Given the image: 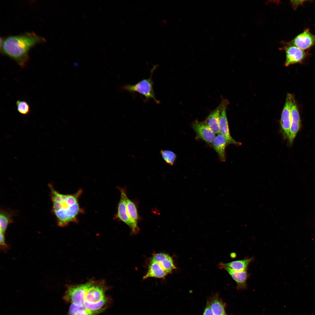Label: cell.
<instances>
[{
    "label": "cell",
    "mask_w": 315,
    "mask_h": 315,
    "mask_svg": "<svg viewBox=\"0 0 315 315\" xmlns=\"http://www.w3.org/2000/svg\"><path fill=\"white\" fill-rule=\"evenodd\" d=\"M45 41V38L33 32L9 36L4 39L0 51L23 68L28 61L30 49Z\"/></svg>",
    "instance_id": "6da1fadb"
},
{
    "label": "cell",
    "mask_w": 315,
    "mask_h": 315,
    "mask_svg": "<svg viewBox=\"0 0 315 315\" xmlns=\"http://www.w3.org/2000/svg\"><path fill=\"white\" fill-rule=\"evenodd\" d=\"M94 282L93 280H90L83 284L68 286L64 295V299L78 306H84L86 292Z\"/></svg>",
    "instance_id": "3957f363"
},
{
    "label": "cell",
    "mask_w": 315,
    "mask_h": 315,
    "mask_svg": "<svg viewBox=\"0 0 315 315\" xmlns=\"http://www.w3.org/2000/svg\"><path fill=\"white\" fill-rule=\"evenodd\" d=\"M288 42L302 50H307L315 46V35L307 29Z\"/></svg>",
    "instance_id": "5b68a950"
},
{
    "label": "cell",
    "mask_w": 315,
    "mask_h": 315,
    "mask_svg": "<svg viewBox=\"0 0 315 315\" xmlns=\"http://www.w3.org/2000/svg\"><path fill=\"white\" fill-rule=\"evenodd\" d=\"M286 54L285 65L288 66L295 64H301L303 62L308 53L295 46L286 43L283 47Z\"/></svg>",
    "instance_id": "277c9868"
},
{
    "label": "cell",
    "mask_w": 315,
    "mask_h": 315,
    "mask_svg": "<svg viewBox=\"0 0 315 315\" xmlns=\"http://www.w3.org/2000/svg\"><path fill=\"white\" fill-rule=\"evenodd\" d=\"M4 233L0 232V247L3 251H7L8 247L5 242Z\"/></svg>",
    "instance_id": "d4e9b609"
},
{
    "label": "cell",
    "mask_w": 315,
    "mask_h": 315,
    "mask_svg": "<svg viewBox=\"0 0 315 315\" xmlns=\"http://www.w3.org/2000/svg\"><path fill=\"white\" fill-rule=\"evenodd\" d=\"M16 104L17 110L20 114L26 115L30 113V106L27 102L18 100L16 101Z\"/></svg>",
    "instance_id": "7402d4cb"
},
{
    "label": "cell",
    "mask_w": 315,
    "mask_h": 315,
    "mask_svg": "<svg viewBox=\"0 0 315 315\" xmlns=\"http://www.w3.org/2000/svg\"><path fill=\"white\" fill-rule=\"evenodd\" d=\"M301 126V120L298 107L294 96L292 94L291 109V124L289 139L293 142Z\"/></svg>",
    "instance_id": "52a82bcc"
},
{
    "label": "cell",
    "mask_w": 315,
    "mask_h": 315,
    "mask_svg": "<svg viewBox=\"0 0 315 315\" xmlns=\"http://www.w3.org/2000/svg\"><path fill=\"white\" fill-rule=\"evenodd\" d=\"M192 127L198 138L208 144H212L216 137L215 134L206 124L196 121L193 123Z\"/></svg>",
    "instance_id": "30bf717a"
},
{
    "label": "cell",
    "mask_w": 315,
    "mask_h": 315,
    "mask_svg": "<svg viewBox=\"0 0 315 315\" xmlns=\"http://www.w3.org/2000/svg\"><path fill=\"white\" fill-rule=\"evenodd\" d=\"M292 94H287L285 104L282 112L280 124L284 137L289 138L291 124V109Z\"/></svg>",
    "instance_id": "8992f818"
},
{
    "label": "cell",
    "mask_w": 315,
    "mask_h": 315,
    "mask_svg": "<svg viewBox=\"0 0 315 315\" xmlns=\"http://www.w3.org/2000/svg\"><path fill=\"white\" fill-rule=\"evenodd\" d=\"M253 259L252 258H246L243 260L233 261L226 263H222V265L229 267L237 271H247L248 266Z\"/></svg>",
    "instance_id": "d6986e66"
},
{
    "label": "cell",
    "mask_w": 315,
    "mask_h": 315,
    "mask_svg": "<svg viewBox=\"0 0 315 315\" xmlns=\"http://www.w3.org/2000/svg\"><path fill=\"white\" fill-rule=\"evenodd\" d=\"M227 144L226 139L220 133L216 136L212 144L221 161L224 162L225 160V149Z\"/></svg>",
    "instance_id": "9a60e30c"
},
{
    "label": "cell",
    "mask_w": 315,
    "mask_h": 315,
    "mask_svg": "<svg viewBox=\"0 0 315 315\" xmlns=\"http://www.w3.org/2000/svg\"><path fill=\"white\" fill-rule=\"evenodd\" d=\"M222 105V103L209 115L204 122L215 134L220 133L219 119Z\"/></svg>",
    "instance_id": "5bb4252c"
},
{
    "label": "cell",
    "mask_w": 315,
    "mask_h": 315,
    "mask_svg": "<svg viewBox=\"0 0 315 315\" xmlns=\"http://www.w3.org/2000/svg\"><path fill=\"white\" fill-rule=\"evenodd\" d=\"M106 289L105 283L103 281L95 282L88 290L85 297V301L95 303L105 298Z\"/></svg>",
    "instance_id": "9c48e42d"
},
{
    "label": "cell",
    "mask_w": 315,
    "mask_h": 315,
    "mask_svg": "<svg viewBox=\"0 0 315 315\" xmlns=\"http://www.w3.org/2000/svg\"><path fill=\"white\" fill-rule=\"evenodd\" d=\"M158 66H153L150 70V77L148 79H143L134 85L126 84L122 86L121 89L130 92H138L145 97V102L152 99L157 104L160 101L156 99L153 89V82L152 80L153 73Z\"/></svg>",
    "instance_id": "7a4b0ae2"
},
{
    "label": "cell",
    "mask_w": 315,
    "mask_h": 315,
    "mask_svg": "<svg viewBox=\"0 0 315 315\" xmlns=\"http://www.w3.org/2000/svg\"><path fill=\"white\" fill-rule=\"evenodd\" d=\"M97 313L90 312L86 310H82L79 311L73 315H96Z\"/></svg>",
    "instance_id": "484cf974"
},
{
    "label": "cell",
    "mask_w": 315,
    "mask_h": 315,
    "mask_svg": "<svg viewBox=\"0 0 315 315\" xmlns=\"http://www.w3.org/2000/svg\"><path fill=\"white\" fill-rule=\"evenodd\" d=\"M11 221L9 215L3 212H1L0 214V232L4 233L8 225Z\"/></svg>",
    "instance_id": "603a6c76"
},
{
    "label": "cell",
    "mask_w": 315,
    "mask_h": 315,
    "mask_svg": "<svg viewBox=\"0 0 315 315\" xmlns=\"http://www.w3.org/2000/svg\"><path fill=\"white\" fill-rule=\"evenodd\" d=\"M207 304L214 315H227L225 311V304L217 295L212 296Z\"/></svg>",
    "instance_id": "ac0fdd59"
},
{
    "label": "cell",
    "mask_w": 315,
    "mask_h": 315,
    "mask_svg": "<svg viewBox=\"0 0 315 315\" xmlns=\"http://www.w3.org/2000/svg\"><path fill=\"white\" fill-rule=\"evenodd\" d=\"M120 191L125 200L127 212L132 223V231L133 233H136L139 230L137 225L139 216L136 207L134 203L128 198L124 190L121 189Z\"/></svg>",
    "instance_id": "8fae6325"
},
{
    "label": "cell",
    "mask_w": 315,
    "mask_h": 315,
    "mask_svg": "<svg viewBox=\"0 0 315 315\" xmlns=\"http://www.w3.org/2000/svg\"><path fill=\"white\" fill-rule=\"evenodd\" d=\"M203 315H214L211 309L207 304Z\"/></svg>",
    "instance_id": "4316f807"
},
{
    "label": "cell",
    "mask_w": 315,
    "mask_h": 315,
    "mask_svg": "<svg viewBox=\"0 0 315 315\" xmlns=\"http://www.w3.org/2000/svg\"><path fill=\"white\" fill-rule=\"evenodd\" d=\"M82 310H86L84 305L80 306L71 303L69 309L68 315H73L78 311Z\"/></svg>",
    "instance_id": "cb8c5ba5"
},
{
    "label": "cell",
    "mask_w": 315,
    "mask_h": 315,
    "mask_svg": "<svg viewBox=\"0 0 315 315\" xmlns=\"http://www.w3.org/2000/svg\"><path fill=\"white\" fill-rule=\"evenodd\" d=\"M107 299H104L96 302L91 303L85 301L84 305L88 311L95 312L97 314L103 311L107 302Z\"/></svg>",
    "instance_id": "ffe728a7"
},
{
    "label": "cell",
    "mask_w": 315,
    "mask_h": 315,
    "mask_svg": "<svg viewBox=\"0 0 315 315\" xmlns=\"http://www.w3.org/2000/svg\"><path fill=\"white\" fill-rule=\"evenodd\" d=\"M121 195L118 207V217L128 226L132 230L133 226L127 212L125 200L123 196L121 194Z\"/></svg>",
    "instance_id": "e0dca14e"
},
{
    "label": "cell",
    "mask_w": 315,
    "mask_h": 315,
    "mask_svg": "<svg viewBox=\"0 0 315 315\" xmlns=\"http://www.w3.org/2000/svg\"><path fill=\"white\" fill-rule=\"evenodd\" d=\"M226 270L237 284V288L238 290H243L247 287V280L250 274L247 271L239 272L234 270L230 268L222 265Z\"/></svg>",
    "instance_id": "7c38bea8"
},
{
    "label": "cell",
    "mask_w": 315,
    "mask_h": 315,
    "mask_svg": "<svg viewBox=\"0 0 315 315\" xmlns=\"http://www.w3.org/2000/svg\"><path fill=\"white\" fill-rule=\"evenodd\" d=\"M160 154L167 163L173 165L176 158V154L173 152L167 150H162Z\"/></svg>",
    "instance_id": "44dd1931"
},
{
    "label": "cell",
    "mask_w": 315,
    "mask_h": 315,
    "mask_svg": "<svg viewBox=\"0 0 315 315\" xmlns=\"http://www.w3.org/2000/svg\"><path fill=\"white\" fill-rule=\"evenodd\" d=\"M228 102L226 100L222 102L219 119L220 134L226 139L228 144L239 145L241 143L235 141L231 136L229 131L226 111Z\"/></svg>",
    "instance_id": "ba28073f"
},
{
    "label": "cell",
    "mask_w": 315,
    "mask_h": 315,
    "mask_svg": "<svg viewBox=\"0 0 315 315\" xmlns=\"http://www.w3.org/2000/svg\"><path fill=\"white\" fill-rule=\"evenodd\" d=\"M168 274L158 262L150 261L147 272L144 276L143 279L151 277L164 278Z\"/></svg>",
    "instance_id": "2e32d148"
},
{
    "label": "cell",
    "mask_w": 315,
    "mask_h": 315,
    "mask_svg": "<svg viewBox=\"0 0 315 315\" xmlns=\"http://www.w3.org/2000/svg\"><path fill=\"white\" fill-rule=\"evenodd\" d=\"M150 261L158 262L168 274L176 268L172 257L165 253L154 254Z\"/></svg>",
    "instance_id": "4fadbf2b"
}]
</instances>
